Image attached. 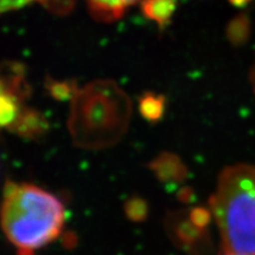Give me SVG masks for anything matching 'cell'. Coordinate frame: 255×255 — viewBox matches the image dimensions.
I'll use <instances>...</instances> for the list:
<instances>
[{"instance_id":"6da1fadb","label":"cell","mask_w":255,"mask_h":255,"mask_svg":"<svg viewBox=\"0 0 255 255\" xmlns=\"http://www.w3.org/2000/svg\"><path fill=\"white\" fill-rule=\"evenodd\" d=\"M64 222L65 208L58 197L30 183H6L0 226L18 255H33L56 240Z\"/></svg>"},{"instance_id":"7a4b0ae2","label":"cell","mask_w":255,"mask_h":255,"mask_svg":"<svg viewBox=\"0 0 255 255\" xmlns=\"http://www.w3.org/2000/svg\"><path fill=\"white\" fill-rule=\"evenodd\" d=\"M223 253L255 255V164L229 165L209 200Z\"/></svg>"},{"instance_id":"3957f363","label":"cell","mask_w":255,"mask_h":255,"mask_svg":"<svg viewBox=\"0 0 255 255\" xmlns=\"http://www.w3.org/2000/svg\"><path fill=\"white\" fill-rule=\"evenodd\" d=\"M47 5H55L53 8L66 9L71 0H45ZM138 0H88V6L96 19L104 21H113L121 18L128 6L136 4Z\"/></svg>"},{"instance_id":"277c9868","label":"cell","mask_w":255,"mask_h":255,"mask_svg":"<svg viewBox=\"0 0 255 255\" xmlns=\"http://www.w3.org/2000/svg\"><path fill=\"white\" fill-rule=\"evenodd\" d=\"M21 79L19 76L9 82L0 81V127L13 123L19 114Z\"/></svg>"},{"instance_id":"5b68a950","label":"cell","mask_w":255,"mask_h":255,"mask_svg":"<svg viewBox=\"0 0 255 255\" xmlns=\"http://www.w3.org/2000/svg\"><path fill=\"white\" fill-rule=\"evenodd\" d=\"M142 9L145 17H148L158 26L164 27L176 9L175 0H143Z\"/></svg>"},{"instance_id":"8992f818","label":"cell","mask_w":255,"mask_h":255,"mask_svg":"<svg viewBox=\"0 0 255 255\" xmlns=\"http://www.w3.org/2000/svg\"><path fill=\"white\" fill-rule=\"evenodd\" d=\"M240 32H244V33L246 32V24L242 20H237L234 25L229 27V37H231V39L238 41L240 39Z\"/></svg>"},{"instance_id":"52a82bcc","label":"cell","mask_w":255,"mask_h":255,"mask_svg":"<svg viewBox=\"0 0 255 255\" xmlns=\"http://www.w3.org/2000/svg\"><path fill=\"white\" fill-rule=\"evenodd\" d=\"M251 83H252V85H253V89L255 92V59H254L253 66H252V70H251Z\"/></svg>"},{"instance_id":"ba28073f","label":"cell","mask_w":255,"mask_h":255,"mask_svg":"<svg viewBox=\"0 0 255 255\" xmlns=\"http://www.w3.org/2000/svg\"><path fill=\"white\" fill-rule=\"evenodd\" d=\"M231 1L233 2V4H235L238 6H242V5L246 4V2L250 1V0H231Z\"/></svg>"},{"instance_id":"9c48e42d","label":"cell","mask_w":255,"mask_h":255,"mask_svg":"<svg viewBox=\"0 0 255 255\" xmlns=\"http://www.w3.org/2000/svg\"><path fill=\"white\" fill-rule=\"evenodd\" d=\"M223 255H248V254H240V253H223Z\"/></svg>"}]
</instances>
